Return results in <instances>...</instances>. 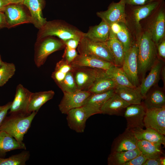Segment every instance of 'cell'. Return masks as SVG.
<instances>
[{
    "label": "cell",
    "mask_w": 165,
    "mask_h": 165,
    "mask_svg": "<svg viewBox=\"0 0 165 165\" xmlns=\"http://www.w3.org/2000/svg\"><path fill=\"white\" fill-rule=\"evenodd\" d=\"M140 24L143 31L147 32L156 45L165 38V3L163 0Z\"/></svg>",
    "instance_id": "277c9868"
},
{
    "label": "cell",
    "mask_w": 165,
    "mask_h": 165,
    "mask_svg": "<svg viewBox=\"0 0 165 165\" xmlns=\"http://www.w3.org/2000/svg\"><path fill=\"white\" fill-rule=\"evenodd\" d=\"M137 44L138 75L142 79L159 57L156 45L147 32L143 31Z\"/></svg>",
    "instance_id": "7a4b0ae2"
},
{
    "label": "cell",
    "mask_w": 165,
    "mask_h": 165,
    "mask_svg": "<svg viewBox=\"0 0 165 165\" xmlns=\"http://www.w3.org/2000/svg\"><path fill=\"white\" fill-rule=\"evenodd\" d=\"M63 40L54 36L37 39L35 45L34 61L38 68L43 65L47 57L52 53L65 48Z\"/></svg>",
    "instance_id": "8992f818"
},
{
    "label": "cell",
    "mask_w": 165,
    "mask_h": 165,
    "mask_svg": "<svg viewBox=\"0 0 165 165\" xmlns=\"http://www.w3.org/2000/svg\"><path fill=\"white\" fill-rule=\"evenodd\" d=\"M160 77L162 79L164 86V89L165 87V66L164 65L162 68L161 71V72Z\"/></svg>",
    "instance_id": "c3c4849f"
},
{
    "label": "cell",
    "mask_w": 165,
    "mask_h": 165,
    "mask_svg": "<svg viewBox=\"0 0 165 165\" xmlns=\"http://www.w3.org/2000/svg\"><path fill=\"white\" fill-rule=\"evenodd\" d=\"M10 4H22L24 0H7Z\"/></svg>",
    "instance_id": "681fc988"
},
{
    "label": "cell",
    "mask_w": 165,
    "mask_h": 165,
    "mask_svg": "<svg viewBox=\"0 0 165 165\" xmlns=\"http://www.w3.org/2000/svg\"><path fill=\"white\" fill-rule=\"evenodd\" d=\"M80 40L75 38H71L65 41L64 43L65 46L68 48L76 49L77 47Z\"/></svg>",
    "instance_id": "ee69618b"
},
{
    "label": "cell",
    "mask_w": 165,
    "mask_h": 165,
    "mask_svg": "<svg viewBox=\"0 0 165 165\" xmlns=\"http://www.w3.org/2000/svg\"><path fill=\"white\" fill-rule=\"evenodd\" d=\"M16 67L13 63L3 62L0 67V86H4L14 75Z\"/></svg>",
    "instance_id": "8d00e7d4"
},
{
    "label": "cell",
    "mask_w": 165,
    "mask_h": 165,
    "mask_svg": "<svg viewBox=\"0 0 165 165\" xmlns=\"http://www.w3.org/2000/svg\"><path fill=\"white\" fill-rule=\"evenodd\" d=\"M31 93L21 84L18 85L9 113L10 115L30 114L28 112V108Z\"/></svg>",
    "instance_id": "9a60e30c"
},
{
    "label": "cell",
    "mask_w": 165,
    "mask_h": 165,
    "mask_svg": "<svg viewBox=\"0 0 165 165\" xmlns=\"http://www.w3.org/2000/svg\"><path fill=\"white\" fill-rule=\"evenodd\" d=\"M101 113L100 110L85 105L73 109L66 114L68 125L77 133H83L87 120L92 116Z\"/></svg>",
    "instance_id": "ba28073f"
},
{
    "label": "cell",
    "mask_w": 165,
    "mask_h": 165,
    "mask_svg": "<svg viewBox=\"0 0 165 165\" xmlns=\"http://www.w3.org/2000/svg\"><path fill=\"white\" fill-rule=\"evenodd\" d=\"M115 92L120 97L130 105L141 104L143 98L138 86H117L115 89Z\"/></svg>",
    "instance_id": "603a6c76"
},
{
    "label": "cell",
    "mask_w": 165,
    "mask_h": 165,
    "mask_svg": "<svg viewBox=\"0 0 165 165\" xmlns=\"http://www.w3.org/2000/svg\"><path fill=\"white\" fill-rule=\"evenodd\" d=\"M106 42L113 57L114 65L121 68L125 52L124 47L111 29L108 39Z\"/></svg>",
    "instance_id": "cb8c5ba5"
},
{
    "label": "cell",
    "mask_w": 165,
    "mask_h": 165,
    "mask_svg": "<svg viewBox=\"0 0 165 165\" xmlns=\"http://www.w3.org/2000/svg\"><path fill=\"white\" fill-rule=\"evenodd\" d=\"M147 159L144 155L141 153L125 163L124 165H143Z\"/></svg>",
    "instance_id": "ab89813d"
},
{
    "label": "cell",
    "mask_w": 165,
    "mask_h": 165,
    "mask_svg": "<svg viewBox=\"0 0 165 165\" xmlns=\"http://www.w3.org/2000/svg\"><path fill=\"white\" fill-rule=\"evenodd\" d=\"M126 5H141L161 0H124Z\"/></svg>",
    "instance_id": "7bdbcfd3"
},
{
    "label": "cell",
    "mask_w": 165,
    "mask_h": 165,
    "mask_svg": "<svg viewBox=\"0 0 165 165\" xmlns=\"http://www.w3.org/2000/svg\"><path fill=\"white\" fill-rule=\"evenodd\" d=\"M3 61L2 60L1 55L0 54V67L2 65Z\"/></svg>",
    "instance_id": "816d5d0a"
},
{
    "label": "cell",
    "mask_w": 165,
    "mask_h": 165,
    "mask_svg": "<svg viewBox=\"0 0 165 165\" xmlns=\"http://www.w3.org/2000/svg\"><path fill=\"white\" fill-rule=\"evenodd\" d=\"M160 161L161 165H165V158L164 156H161L160 158Z\"/></svg>",
    "instance_id": "f907efd6"
},
{
    "label": "cell",
    "mask_w": 165,
    "mask_h": 165,
    "mask_svg": "<svg viewBox=\"0 0 165 165\" xmlns=\"http://www.w3.org/2000/svg\"><path fill=\"white\" fill-rule=\"evenodd\" d=\"M22 4L25 6L29 11L31 23L36 28L40 29L47 22L42 14L43 0H24Z\"/></svg>",
    "instance_id": "ffe728a7"
},
{
    "label": "cell",
    "mask_w": 165,
    "mask_h": 165,
    "mask_svg": "<svg viewBox=\"0 0 165 165\" xmlns=\"http://www.w3.org/2000/svg\"><path fill=\"white\" fill-rule=\"evenodd\" d=\"M122 68L129 80L135 87L139 86V79L138 72V46L134 41L130 48L125 52Z\"/></svg>",
    "instance_id": "30bf717a"
},
{
    "label": "cell",
    "mask_w": 165,
    "mask_h": 165,
    "mask_svg": "<svg viewBox=\"0 0 165 165\" xmlns=\"http://www.w3.org/2000/svg\"><path fill=\"white\" fill-rule=\"evenodd\" d=\"M55 94L53 90L31 93L29 99L28 112H38L41 107L46 103L52 99Z\"/></svg>",
    "instance_id": "484cf974"
},
{
    "label": "cell",
    "mask_w": 165,
    "mask_h": 165,
    "mask_svg": "<svg viewBox=\"0 0 165 165\" xmlns=\"http://www.w3.org/2000/svg\"><path fill=\"white\" fill-rule=\"evenodd\" d=\"M10 4L7 0H0V12H3L6 6Z\"/></svg>",
    "instance_id": "7dc6e473"
},
{
    "label": "cell",
    "mask_w": 165,
    "mask_h": 165,
    "mask_svg": "<svg viewBox=\"0 0 165 165\" xmlns=\"http://www.w3.org/2000/svg\"><path fill=\"white\" fill-rule=\"evenodd\" d=\"M26 147L23 142L20 143L6 132L0 131V157L3 158L10 151L19 149L25 150Z\"/></svg>",
    "instance_id": "4316f807"
},
{
    "label": "cell",
    "mask_w": 165,
    "mask_h": 165,
    "mask_svg": "<svg viewBox=\"0 0 165 165\" xmlns=\"http://www.w3.org/2000/svg\"><path fill=\"white\" fill-rule=\"evenodd\" d=\"M164 65V61L159 57L150 70L147 77L142 79L138 87L143 98L152 87L157 84L160 78L162 68Z\"/></svg>",
    "instance_id": "e0dca14e"
},
{
    "label": "cell",
    "mask_w": 165,
    "mask_h": 165,
    "mask_svg": "<svg viewBox=\"0 0 165 165\" xmlns=\"http://www.w3.org/2000/svg\"><path fill=\"white\" fill-rule=\"evenodd\" d=\"M77 90L88 91L105 71L86 67L73 68L72 71Z\"/></svg>",
    "instance_id": "9c48e42d"
},
{
    "label": "cell",
    "mask_w": 165,
    "mask_h": 165,
    "mask_svg": "<svg viewBox=\"0 0 165 165\" xmlns=\"http://www.w3.org/2000/svg\"><path fill=\"white\" fill-rule=\"evenodd\" d=\"M144 123L146 128H152L165 135V106L146 109Z\"/></svg>",
    "instance_id": "5bb4252c"
},
{
    "label": "cell",
    "mask_w": 165,
    "mask_h": 165,
    "mask_svg": "<svg viewBox=\"0 0 165 165\" xmlns=\"http://www.w3.org/2000/svg\"><path fill=\"white\" fill-rule=\"evenodd\" d=\"M5 28H8V26L4 13L0 12V29Z\"/></svg>",
    "instance_id": "f6af8a7d"
},
{
    "label": "cell",
    "mask_w": 165,
    "mask_h": 165,
    "mask_svg": "<svg viewBox=\"0 0 165 165\" xmlns=\"http://www.w3.org/2000/svg\"><path fill=\"white\" fill-rule=\"evenodd\" d=\"M157 54L162 60L165 59V38L162 40L156 45Z\"/></svg>",
    "instance_id": "60d3db41"
},
{
    "label": "cell",
    "mask_w": 165,
    "mask_h": 165,
    "mask_svg": "<svg viewBox=\"0 0 165 165\" xmlns=\"http://www.w3.org/2000/svg\"><path fill=\"white\" fill-rule=\"evenodd\" d=\"M63 92H72L77 90L72 71L66 74L64 79L58 85Z\"/></svg>",
    "instance_id": "74e56055"
},
{
    "label": "cell",
    "mask_w": 165,
    "mask_h": 165,
    "mask_svg": "<svg viewBox=\"0 0 165 165\" xmlns=\"http://www.w3.org/2000/svg\"><path fill=\"white\" fill-rule=\"evenodd\" d=\"M138 140L132 130L126 129L114 141L112 146L111 152H121L137 148Z\"/></svg>",
    "instance_id": "ac0fdd59"
},
{
    "label": "cell",
    "mask_w": 165,
    "mask_h": 165,
    "mask_svg": "<svg viewBox=\"0 0 165 165\" xmlns=\"http://www.w3.org/2000/svg\"><path fill=\"white\" fill-rule=\"evenodd\" d=\"M110 28L103 20L97 25L91 26L84 36L94 42H106L108 39Z\"/></svg>",
    "instance_id": "d4e9b609"
},
{
    "label": "cell",
    "mask_w": 165,
    "mask_h": 165,
    "mask_svg": "<svg viewBox=\"0 0 165 165\" xmlns=\"http://www.w3.org/2000/svg\"><path fill=\"white\" fill-rule=\"evenodd\" d=\"M63 58L68 63L71 64L78 56L76 49L68 48L65 46Z\"/></svg>",
    "instance_id": "f35d334b"
},
{
    "label": "cell",
    "mask_w": 165,
    "mask_h": 165,
    "mask_svg": "<svg viewBox=\"0 0 165 165\" xmlns=\"http://www.w3.org/2000/svg\"><path fill=\"white\" fill-rule=\"evenodd\" d=\"M137 128L132 129L138 140H145L165 145V137L155 130L150 128Z\"/></svg>",
    "instance_id": "83f0119b"
},
{
    "label": "cell",
    "mask_w": 165,
    "mask_h": 165,
    "mask_svg": "<svg viewBox=\"0 0 165 165\" xmlns=\"http://www.w3.org/2000/svg\"><path fill=\"white\" fill-rule=\"evenodd\" d=\"M141 153L138 148L127 151L111 152L108 158L107 163L108 165H124Z\"/></svg>",
    "instance_id": "f546056e"
},
{
    "label": "cell",
    "mask_w": 165,
    "mask_h": 165,
    "mask_svg": "<svg viewBox=\"0 0 165 165\" xmlns=\"http://www.w3.org/2000/svg\"><path fill=\"white\" fill-rule=\"evenodd\" d=\"M37 112H33L27 115H10L6 117L0 128L15 138L20 143L23 142L24 135L27 133Z\"/></svg>",
    "instance_id": "5b68a950"
},
{
    "label": "cell",
    "mask_w": 165,
    "mask_h": 165,
    "mask_svg": "<svg viewBox=\"0 0 165 165\" xmlns=\"http://www.w3.org/2000/svg\"><path fill=\"white\" fill-rule=\"evenodd\" d=\"M63 96L58 105L62 114H66L71 109L83 106L91 93L88 91L77 90L72 92H63Z\"/></svg>",
    "instance_id": "4fadbf2b"
},
{
    "label": "cell",
    "mask_w": 165,
    "mask_h": 165,
    "mask_svg": "<svg viewBox=\"0 0 165 165\" xmlns=\"http://www.w3.org/2000/svg\"><path fill=\"white\" fill-rule=\"evenodd\" d=\"M22 4H10L3 11L8 28L26 23H31L30 13L24 9Z\"/></svg>",
    "instance_id": "7c38bea8"
},
{
    "label": "cell",
    "mask_w": 165,
    "mask_h": 165,
    "mask_svg": "<svg viewBox=\"0 0 165 165\" xmlns=\"http://www.w3.org/2000/svg\"><path fill=\"white\" fill-rule=\"evenodd\" d=\"M163 0L153 2L141 5H125V24L133 40L137 43L143 33L140 22L148 16Z\"/></svg>",
    "instance_id": "6da1fadb"
},
{
    "label": "cell",
    "mask_w": 165,
    "mask_h": 165,
    "mask_svg": "<svg viewBox=\"0 0 165 165\" xmlns=\"http://www.w3.org/2000/svg\"><path fill=\"white\" fill-rule=\"evenodd\" d=\"M160 157L156 159H147L143 165H161Z\"/></svg>",
    "instance_id": "bcb514c9"
},
{
    "label": "cell",
    "mask_w": 165,
    "mask_h": 165,
    "mask_svg": "<svg viewBox=\"0 0 165 165\" xmlns=\"http://www.w3.org/2000/svg\"><path fill=\"white\" fill-rule=\"evenodd\" d=\"M117 86L105 73L99 78L88 90L91 93L99 94L114 89Z\"/></svg>",
    "instance_id": "1f68e13d"
},
{
    "label": "cell",
    "mask_w": 165,
    "mask_h": 165,
    "mask_svg": "<svg viewBox=\"0 0 165 165\" xmlns=\"http://www.w3.org/2000/svg\"><path fill=\"white\" fill-rule=\"evenodd\" d=\"M30 156L29 152L25 150L7 158L0 157V165H25Z\"/></svg>",
    "instance_id": "e575fe53"
},
{
    "label": "cell",
    "mask_w": 165,
    "mask_h": 165,
    "mask_svg": "<svg viewBox=\"0 0 165 165\" xmlns=\"http://www.w3.org/2000/svg\"><path fill=\"white\" fill-rule=\"evenodd\" d=\"M145 112L146 109L142 104L128 106L123 115L127 121L126 129L143 128Z\"/></svg>",
    "instance_id": "2e32d148"
},
{
    "label": "cell",
    "mask_w": 165,
    "mask_h": 165,
    "mask_svg": "<svg viewBox=\"0 0 165 165\" xmlns=\"http://www.w3.org/2000/svg\"><path fill=\"white\" fill-rule=\"evenodd\" d=\"M120 28L115 35L122 44L125 52L128 50L134 41L132 35L125 24L120 22Z\"/></svg>",
    "instance_id": "d590c367"
},
{
    "label": "cell",
    "mask_w": 165,
    "mask_h": 165,
    "mask_svg": "<svg viewBox=\"0 0 165 165\" xmlns=\"http://www.w3.org/2000/svg\"><path fill=\"white\" fill-rule=\"evenodd\" d=\"M115 93V89L101 93H91L86 100L83 106L100 110L102 106Z\"/></svg>",
    "instance_id": "4dcf8cb0"
},
{
    "label": "cell",
    "mask_w": 165,
    "mask_h": 165,
    "mask_svg": "<svg viewBox=\"0 0 165 165\" xmlns=\"http://www.w3.org/2000/svg\"><path fill=\"white\" fill-rule=\"evenodd\" d=\"M130 104L120 97L116 93L101 107V113L109 115L123 116L126 108Z\"/></svg>",
    "instance_id": "44dd1931"
},
{
    "label": "cell",
    "mask_w": 165,
    "mask_h": 165,
    "mask_svg": "<svg viewBox=\"0 0 165 165\" xmlns=\"http://www.w3.org/2000/svg\"><path fill=\"white\" fill-rule=\"evenodd\" d=\"M73 69L71 64L62 58L56 64L51 77L58 85L64 79L67 73Z\"/></svg>",
    "instance_id": "836d02e7"
},
{
    "label": "cell",
    "mask_w": 165,
    "mask_h": 165,
    "mask_svg": "<svg viewBox=\"0 0 165 165\" xmlns=\"http://www.w3.org/2000/svg\"><path fill=\"white\" fill-rule=\"evenodd\" d=\"M105 72L106 75L115 82L117 86L135 87L130 81L121 68L113 64L105 71Z\"/></svg>",
    "instance_id": "d6a6232c"
},
{
    "label": "cell",
    "mask_w": 165,
    "mask_h": 165,
    "mask_svg": "<svg viewBox=\"0 0 165 165\" xmlns=\"http://www.w3.org/2000/svg\"><path fill=\"white\" fill-rule=\"evenodd\" d=\"M161 145L145 140H138L137 148L147 159H156L164 155Z\"/></svg>",
    "instance_id": "f1b7e54d"
},
{
    "label": "cell",
    "mask_w": 165,
    "mask_h": 165,
    "mask_svg": "<svg viewBox=\"0 0 165 165\" xmlns=\"http://www.w3.org/2000/svg\"><path fill=\"white\" fill-rule=\"evenodd\" d=\"M143 100L142 105L146 109L163 107L165 106L164 89L156 85L149 89Z\"/></svg>",
    "instance_id": "7402d4cb"
},
{
    "label": "cell",
    "mask_w": 165,
    "mask_h": 165,
    "mask_svg": "<svg viewBox=\"0 0 165 165\" xmlns=\"http://www.w3.org/2000/svg\"><path fill=\"white\" fill-rule=\"evenodd\" d=\"M12 102H8L4 105V107L0 111V128L10 108Z\"/></svg>",
    "instance_id": "b9f144b4"
},
{
    "label": "cell",
    "mask_w": 165,
    "mask_h": 165,
    "mask_svg": "<svg viewBox=\"0 0 165 165\" xmlns=\"http://www.w3.org/2000/svg\"><path fill=\"white\" fill-rule=\"evenodd\" d=\"M4 105L3 106H0V111L4 107Z\"/></svg>",
    "instance_id": "f5cc1de1"
},
{
    "label": "cell",
    "mask_w": 165,
    "mask_h": 165,
    "mask_svg": "<svg viewBox=\"0 0 165 165\" xmlns=\"http://www.w3.org/2000/svg\"><path fill=\"white\" fill-rule=\"evenodd\" d=\"M124 0L118 2H112L107 10L97 13V16L110 27L113 24L120 22L125 24V6Z\"/></svg>",
    "instance_id": "8fae6325"
},
{
    "label": "cell",
    "mask_w": 165,
    "mask_h": 165,
    "mask_svg": "<svg viewBox=\"0 0 165 165\" xmlns=\"http://www.w3.org/2000/svg\"><path fill=\"white\" fill-rule=\"evenodd\" d=\"M77 48L80 54L96 57L114 64L113 57L106 42H94L84 36Z\"/></svg>",
    "instance_id": "52a82bcc"
},
{
    "label": "cell",
    "mask_w": 165,
    "mask_h": 165,
    "mask_svg": "<svg viewBox=\"0 0 165 165\" xmlns=\"http://www.w3.org/2000/svg\"><path fill=\"white\" fill-rule=\"evenodd\" d=\"M71 64L73 68L86 67L105 71L108 69L113 64L110 62L96 57L80 54H78Z\"/></svg>",
    "instance_id": "d6986e66"
},
{
    "label": "cell",
    "mask_w": 165,
    "mask_h": 165,
    "mask_svg": "<svg viewBox=\"0 0 165 165\" xmlns=\"http://www.w3.org/2000/svg\"><path fill=\"white\" fill-rule=\"evenodd\" d=\"M85 33L61 20L47 21L38 32L37 39L47 36H55L64 42L70 39L80 40Z\"/></svg>",
    "instance_id": "3957f363"
}]
</instances>
